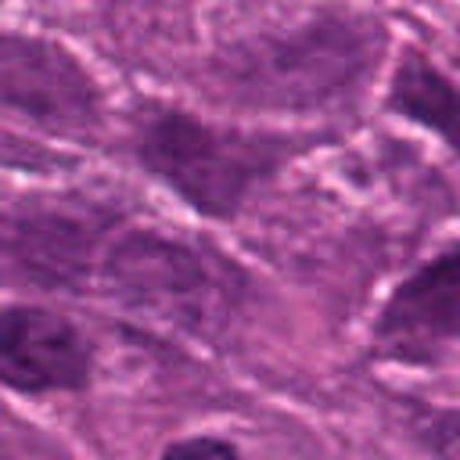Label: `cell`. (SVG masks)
I'll return each mask as SVG.
<instances>
[{"label":"cell","instance_id":"obj_4","mask_svg":"<svg viewBox=\"0 0 460 460\" xmlns=\"http://www.w3.org/2000/svg\"><path fill=\"white\" fill-rule=\"evenodd\" d=\"M381 338L395 349H431L460 338V248L417 270L388 302Z\"/></svg>","mask_w":460,"mask_h":460},{"label":"cell","instance_id":"obj_8","mask_svg":"<svg viewBox=\"0 0 460 460\" xmlns=\"http://www.w3.org/2000/svg\"><path fill=\"white\" fill-rule=\"evenodd\" d=\"M442 460H460V435H453V438L446 442V449H442Z\"/></svg>","mask_w":460,"mask_h":460},{"label":"cell","instance_id":"obj_1","mask_svg":"<svg viewBox=\"0 0 460 460\" xmlns=\"http://www.w3.org/2000/svg\"><path fill=\"white\" fill-rule=\"evenodd\" d=\"M144 162L194 208L226 216L273 165V147L201 126L187 115H155L140 140Z\"/></svg>","mask_w":460,"mask_h":460},{"label":"cell","instance_id":"obj_6","mask_svg":"<svg viewBox=\"0 0 460 460\" xmlns=\"http://www.w3.org/2000/svg\"><path fill=\"white\" fill-rule=\"evenodd\" d=\"M392 104L402 115L431 126L460 155V83L442 75L424 58H410L395 75Z\"/></svg>","mask_w":460,"mask_h":460},{"label":"cell","instance_id":"obj_7","mask_svg":"<svg viewBox=\"0 0 460 460\" xmlns=\"http://www.w3.org/2000/svg\"><path fill=\"white\" fill-rule=\"evenodd\" d=\"M162 460H241L237 449L223 438H212V435H198V438H183V442H172Z\"/></svg>","mask_w":460,"mask_h":460},{"label":"cell","instance_id":"obj_9","mask_svg":"<svg viewBox=\"0 0 460 460\" xmlns=\"http://www.w3.org/2000/svg\"><path fill=\"white\" fill-rule=\"evenodd\" d=\"M0 460H7V456H0Z\"/></svg>","mask_w":460,"mask_h":460},{"label":"cell","instance_id":"obj_5","mask_svg":"<svg viewBox=\"0 0 460 460\" xmlns=\"http://www.w3.org/2000/svg\"><path fill=\"white\" fill-rule=\"evenodd\" d=\"M111 273L137 298L155 302V305H176L183 313H198L201 298L208 291V280H205L198 259L165 241L140 237V241L126 244L115 255Z\"/></svg>","mask_w":460,"mask_h":460},{"label":"cell","instance_id":"obj_2","mask_svg":"<svg viewBox=\"0 0 460 460\" xmlns=\"http://www.w3.org/2000/svg\"><path fill=\"white\" fill-rule=\"evenodd\" d=\"M90 349L58 313L40 305L0 309V381L18 392H54L86 381Z\"/></svg>","mask_w":460,"mask_h":460},{"label":"cell","instance_id":"obj_3","mask_svg":"<svg viewBox=\"0 0 460 460\" xmlns=\"http://www.w3.org/2000/svg\"><path fill=\"white\" fill-rule=\"evenodd\" d=\"M0 101L54 126H75L93 111V86L58 47L0 36Z\"/></svg>","mask_w":460,"mask_h":460}]
</instances>
